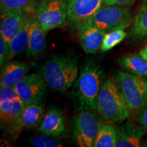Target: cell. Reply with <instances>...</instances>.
<instances>
[{
    "label": "cell",
    "mask_w": 147,
    "mask_h": 147,
    "mask_svg": "<svg viewBox=\"0 0 147 147\" xmlns=\"http://www.w3.org/2000/svg\"><path fill=\"white\" fill-rule=\"evenodd\" d=\"M104 79V71L96 62L89 61L82 66L71 91L75 111L97 110V98Z\"/></svg>",
    "instance_id": "6da1fadb"
},
{
    "label": "cell",
    "mask_w": 147,
    "mask_h": 147,
    "mask_svg": "<svg viewBox=\"0 0 147 147\" xmlns=\"http://www.w3.org/2000/svg\"><path fill=\"white\" fill-rule=\"evenodd\" d=\"M78 74L77 59L65 55L51 57L41 69V75L47 85L59 93H64L70 88Z\"/></svg>",
    "instance_id": "7a4b0ae2"
},
{
    "label": "cell",
    "mask_w": 147,
    "mask_h": 147,
    "mask_svg": "<svg viewBox=\"0 0 147 147\" xmlns=\"http://www.w3.org/2000/svg\"><path fill=\"white\" fill-rule=\"evenodd\" d=\"M97 110L110 123L122 122L128 117L129 110L116 78L104 81L97 98Z\"/></svg>",
    "instance_id": "3957f363"
},
{
    "label": "cell",
    "mask_w": 147,
    "mask_h": 147,
    "mask_svg": "<svg viewBox=\"0 0 147 147\" xmlns=\"http://www.w3.org/2000/svg\"><path fill=\"white\" fill-rule=\"evenodd\" d=\"M132 21V14L127 5H102L89 21L77 29L93 26L105 31L111 32L118 29H125Z\"/></svg>",
    "instance_id": "277c9868"
},
{
    "label": "cell",
    "mask_w": 147,
    "mask_h": 147,
    "mask_svg": "<svg viewBox=\"0 0 147 147\" xmlns=\"http://www.w3.org/2000/svg\"><path fill=\"white\" fill-rule=\"evenodd\" d=\"M116 80L129 112L138 113L147 104V80L144 77L121 70L117 71Z\"/></svg>",
    "instance_id": "5b68a950"
},
{
    "label": "cell",
    "mask_w": 147,
    "mask_h": 147,
    "mask_svg": "<svg viewBox=\"0 0 147 147\" xmlns=\"http://www.w3.org/2000/svg\"><path fill=\"white\" fill-rule=\"evenodd\" d=\"M35 16L46 32L67 23V0H38Z\"/></svg>",
    "instance_id": "8992f818"
},
{
    "label": "cell",
    "mask_w": 147,
    "mask_h": 147,
    "mask_svg": "<svg viewBox=\"0 0 147 147\" xmlns=\"http://www.w3.org/2000/svg\"><path fill=\"white\" fill-rule=\"evenodd\" d=\"M91 110L79 112L73 118V136L80 147L93 146L102 121Z\"/></svg>",
    "instance_id": "52a82bcc"
},
{
    "label": "cell",
    "mask_w": 147,
    "mask_h": 147,
    "mask_svg": "<svg viewBox=\"0 0 147 147\" xmlns=\"http://www.w3.org/2000/svg\"><path fill=\"white\" fill-rule=\"evenodd\" d=\"M47 82L41 74H27L14 86L16 94L25 106L43 104L47 94Z\"/></svg>",
    "instance_id": "ba28073f"
},
{
    "label": "cell",
    "mask_w": 147,
    "mask_h": 147,
    "mask_svg": "<svg viewBox=\"0 0 147 147\" xmlns=\"http://www.w3.org/2000/svg\"><path fill=\"white\" fill-rule=\"evenodd\" d=\"M25 104L16 94L14 87L0 88V119L1 124L14 128Z\"/></svg>",
    "instance_id": "9c48e42d"
},
{
    "label": "cell",
    "mask_w": 147,
    "mask_h": 147,
    "mask_svg": "<svg viewBox=\"0 0 147 147\" xmlns=\"http://www.w3.org/2000/svg\"><path fill=\"white\" fill-rule=\"evenodd\" d=\"M103 0H67V23L76 29L94 15Z\"/></svg>",
    "instance_id": "30bf717a"
},
{
    "label": "cell",
    "mask_w": 147,
    "mask_h": 147,
    "mask_svg": "<svg viewBox=\"0 0 147 147\" xmlns=\"http://www.w3.org/2000/svg\"><path fill=\"white\" fill-rule=\"evenodd\" d=\"M146 131L142 126L127 122L117 128L116 147H137Z\"/></svg>",
    "instance_id": "8fae6325"
},
{
    "label": "cell",
    "mask_w": 147,
    "mask_h": 147,
    "mask_svg": "<svg viewBox=\"0 0 147 147\" xmlns=\"http://www.w3.org/2000/svg\"><path fill=\"white\" fill-rule=\"evenodd\" d=\"M65 130L63 112L55 107L48 110L42 119L38 131L52 136H60Z\"/></svg>",
    "instance_id": "7c38bea8"
},
{
    "label": "cell",
    "mask_w": 147,
    "mask_h": 147,
    "mask_svg": "<svg viewBox=\"0 0 147 147\" xmlns=\"http://www.w3.org/2000/svg\"><path fill=\"white\" fill-rule=\"evenodd\" d=\"M29 16L32 15L22 12H9L1 14L0 36L10 43Z\"/></svg>",
    "instance_id": "4fadbf2b"
},
{
    "label": "cell",
    "mask_w": 147,
    "mask_h": 147,
    "mask_svg": "<svg viewBox=\"0 0 147 147\" xmlns=\"http://www.w3.org/2000/svg\"><path fill=\"white\" fill-rule=\"evenodd\" d=\"M47 34L36 16H32L28 45L26 49L27 56L33 57L44 53L46 49Z\"/></svg>",
    "instance_id": "5bb4252c"
},
{
    "label": "cell",
    "mask_w": 147,
    "mask_h": 147,
    "mask_svg": "<svg viewBox=\"0 0 147 147\" xmlns=\"http://www.w3.org/2000/svg\"><path fill=\"white\" fill-rule=\"evenodd\" d=\"M78 31L80 45L87 54H93L100 50L107 33L93 26L82 27L78 29Z\"/></svg>",
    "instance_id": "9a60e30c"
},
{
    "label": "cell",
    "mask_w": 147,
    "mask_h": 147,
    "mask_svg": "<svg viewBox=\"0 0 147 147\" xmlns=\"http://www.w3.org/2000/svg\"><path fill=\"white\" fill-rule=\"evenodd\" d=\"M1 72V87H14L29 70V66L24 62L13 61L3 66Z\"/></svg>",
    "instance_id": "2e32d148"
},
{
    "label": "cell",
    "mask_w": 147,
    "mask_h": 147,
    "mask_svg": "<svg viewBox=\"0 0 147 147\" xmlns=\"http://www.w3.org/2000/svg\"><path fill=\"white\" fill-rule=\"evenodd\" d=\"M45 115V109L41 104H32L25 106L14 129L18 131L23 127H36L41 123Z\"/></svg>",
    "instance_id": "e0dca14e"
},
{
    "label": "cell",
    "mask_w": 147,
    "mask_h": 147,
    "mask_svg": "<svg viewBox=\"0 0 147 147\" xmlns=\"http://www.w3.org/2000/svg\"><path fill=\"white\" fill-rule=\"evenodd\" d=\"M118 63L128 72L147 78V60L140 53L121 56L119 58Z\"/></svg>",
    "instance_id": "ac0fdd59"
},
{
    "label": "cell",
    "mask_w": 147,
    "mask_h": 147,
    "mask_svg": "<svg viewBox=\"0 0 147 147\" xmlns=\"http://www.w3.org/2000/svg\"><path fill=\"white\" fill-rule=\"evenodd\" d=\"M32 16H29L25 20L19 32L9 43L8 61L13 58L15 55L21 53L25 49H27L29 41V28H30Z\"/></svg>",
    "instance_id": "d6986e66"
},
{
    "label": "cell",
    "mask_w": 147,
    "mask_h": 147,
    "mask_svg": "<svg viewBox=\"0 0 147 147\" xmlns=\"http://www.w3.org/2000/svg\"><path fill=\"white\" fill-rule=\"evenodd\" d=\"M129 36L134 40L147 38V0H143L131 28Z\"/></svg>",
    "instance_id": "ffe728a7"
},
{
    "label": "cell",
    "mask_w": 147,
    "mask_h": 147,
    "mask_svg": "<svg viewBox=\"0 0 147 147\" xmlns=\"http://www.w3.org/2000/svg\"><path fill=\"white\" fill-rule=\"evenodd\" d=\"M38 0H1V14L9 12H22L35 14Z\"/></svg>",
    "instance_id": "44dd1931"
},
{
    "label": "cell",
    "mask_w": 147,
    "mask_h": 147,
    "mask_svg": "<svg viewBox=\"0 0 147 147\" xmlns=\"http://www.w3.org/2000/svg\"><path fill=\"white\" fill-rule=\"evenodd\" d=\"M117 143V128L111 123L103 124L95 140L94 147H115Z\"/></svg>",
    "instance_id": "7402d4cb"
},
{
    "label": "cell",
    "mask_w": 147,
    "mask_h": 147,
    "mask_svg": "<svg viewBox=\"0 0 147 147\" xmlns=\"http://www.w3.org/2000/svg\"><path fill=\"white\" fill-rule=\"evenodd\" d=\"M126 36L127 33L124 29H115L107 32L99 51L100 53L107 52L122 42Z\"/></svg>",
    "instance_id": "603a6c76"
},
{
    "label": "cell",
    "mask_w": 147,
    "mask_h": 147,
    "mask_svg": "<svg viewBox=\"0 0 147 147\" xmlns=\"http://www.w3.org/2000/svg\"><path fill=\"white\" fill-rule=\"evenodd\" d=\"M31 144L35 147H62L64 143L56 136L43 135L36 136L31 140Z\"/></svg>",
    "instance_id": "cb8c5ba5"
},
{
    "label": "cell",
    "mask_w": 147,
    "mask_h": 147,
    "mask_svg": "<svg viewBox=\"0 0 147 147\" xmlns=\"http://www.w3.org/2000/svg\"><path fill=\"white\" fill-rule=\"evenodd\" d=\"M9 54V43L2 36H0V65L2 67L5 61H8Z\"/></svg>",
    "instance_id": "d4e9b609"
},
{
    "label": "cell",
    "mask_w": 147,
    "mask_h": 147,
    "mask_svg": "<svg viewBox=\"0 0 147 147\" xmlns=\"http://www.w3.org/2000/svg\"><path fill=\"white\" fill-rule=\"evenodd\" d=\"M137 120L140 126L147 131V104L138 111Z\"/></svg>",
    "instance_id": "484cf974"
},
{
    "label": "cell",
    "mask_w": 147,
    "mask_h": 147,
    "mask_svg": "<svg viewBox=\"0 0 147 147\" xmlns=\"http://www.w3.org/2000/svg\"><path fill=\"white\" fill-rule=\"evenodd\" d=\"M136 0H103V5H133Z\"/></svg>",
    "instance_id": "4316f807"
},
{
    "label": "cell",
    "mask_w": 147,
    "mask_h": 147,
    "mask_svg": "<svg viewBox=\"0 0 147 147\" xmlns=\"http://www.w3.org/2000/svg\"><path fill=\"white\" fill-rule=\"evenodd\" d=\"M139 53L142 55L145 59L147 60V45H146V46H145L144 48H142V49L140 51Z\"/></svg>",
    "instance_id": "83f0119b"
},
{
    "label": "cell",
    "mask_w": 147,
    "mask_h": 147,
    "mask_svg": "<svg viewBox=\"0 0 147 147\" xmlns=\"http://www.w3.org/2000/svg\"><path fill=\"white\" fill-rule=\"evenodd\" d=\"M144 146H147V142H146V143H145Z\"/></svg>",
    "instance_id": "f1b7e54d"
}]
</instances>
